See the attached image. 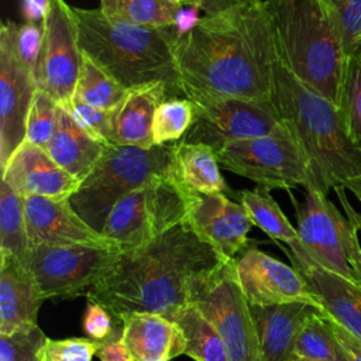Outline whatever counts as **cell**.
<instances>
[{"instance_id": "52a82bcc", "label": "cell", "mask_w": 361, "mask_h": 361, "mask_svg": "<svg viewBox=\"0 0 361 361\" xmlns=\"http://www.w3.org/2000/svg\"><path fill=\"white\" fill-rule=\"evenodd\" d=\"M193 196L175 173L159 178L123 197L109 213L102 234L123 251L138 248L185 221Z\"/></svg>"}, {"instance_id": "5bb4252c", "label": "cell", "mask_w": 361, "mask_h": 361, "mask_svg": "<svg viewBox=\"0 0 361 361\" xmlns=\"http://www.w3.org/2000/svg\"><path fill=\"white\" fill-rule=\"evenodd\" d=\"M234 264L240 288L251 306L303 302L322 309L295 267L254 247L238 254Z\"/></svg>"}, {"instance_id": "8d00e7d4", "label": "cell", "mask_w": 361, "mask_h": 361, "mask_svg": "<svg viewBox=\"0 0 361 361\" xmlns=\"http://www.w3.org/2000/svg\"><path fill=\"white\" fill-rule=\"evenodd\" d=\"M337 16L347 56L361 48V0H329Z\"/></svg>"}, {"instance_id": "484cf974", "label": "cell", "mask_w": 361, "mask_h": 361, "mask_svg": "<svg viewBox=\"0 0 361 361\" xmlns=\"http://www.w3.org/2000/svg\"><path fill=\"white\" fill-rule=\"evenodd\" d=\"M169 319L183 331L185 355L195 361H230L220 334L196 306L189 303Z\"/></svg>"}, {"instance_id": "277c9868", "label": "cell", "mask_w": 361, "mask_h": 361, "mask_svg": "<svg viewBox=\"0 0 361 361\" xmlns=\"http://www.w3.org/2000/svg\"><path fill=\"white\" fill-rule=\"evenodd\" d=\"M278 61L303 85L341 106L348 56L329 0H265Z\"/></svg>"}, {"instance_id": "7dc6e473", "label": "cell", "mask_w": 361, "mask_h": 361, "mask_svg": "<svg viewBox=\"0 0 361 361\" xmlns=\"http://www.w3.org/2000/svg\"><path fill=\"white\" fill-rule=\"evenodd\" d=\"M348 220H350V219H348ZM353 223H354V221H353ZM354 224H355L357 230H358V231H361V224H358V223H354Z\"/></svg>"}, {"instance_id": "83f0119b", "label": "cell", "mask_w": 361, "mask_h": 361, "mask_svg": "<svg viewBox=\"0 0 361 361\" xmlns=\"http://www.w3.org/2000/svg\"><path fill=\"white\" fill-rule=\"evenodd\" d=\"M31 251L24 202L4 180L0 182V257L27 264Z\"/></svg>"}, {"instance_id": "681fc988", "label": "cell", "mask_w": 361, "mask_h": 361, "mask_svg": "<svg viewBox=\"0 0 361 361\" xmlns=\"http://www.w3.org/2000/svg\"><path fill=\"white\" fill-rule=\"evenodd\" d=\"M357 54H358V55H360V56H361V48H360V51H358V52H357Z\"/></svg>"}, {"instance_id": "f6af8a7d", "label": "cell", "mask_w": 361, "mask_h": 361, "mask_svg": "<svg viewBox=\"0 0 361 361\" xmlns=\"http://www.w3.org/2000/svg\"><path fill=\"white\" fill-rule=\"evenodd\" d=\"M334 190H336V193H337V196H338V199H340V202H341V204H343V207H344V212H345L347 219H350V220L354 221V223L361 224V213L355 212V210L353 209V206L350 204V202H348V199H347V196H345V192H344L345 189H344V188H336Z\"/></svg>"}, {"instance_id": "7402d4cb", "label": "cell", "mask_w": 361, "mask_h": 361, "mask_svg": "<svg viewBox=\"0 0 361 361\" xmlns=\"http://www.w3.org/2000/svg\"><path fill=\"white\" fill-rule=\"evenodd\" d=\"M44 300L27 265L14 257H0V334L38 326Z\"/></svg>"}, {"instance_id": "74e56055", "label": "cell", "mask_w": 361, "mask_h": 361, "mask_svg": "<svg viewBox=\"0 0 361 361\" xmlns=\"http://www.w3.org/2000/svg\"><path fill=\"white\" fill-rule=\"evenodd\" d=\"M97 341L90 338H47L39 361H92L96 355Z\"/></svg>"}, {"instance_id": "4316f807", "label": "cell", "mask_w": 361, "mask_h": 361, "mask_svg": "<svg viewBox=\"0 0 361 361\" xmlns=\"http://www.w3.org/2000/svg\"><path fill=\"white\" fill-rule=\"evenodd\" d=\"M237 196L252 224L259 227L268 237L282 241L286 245L299 241L298 230L290 224L276 200L272 197L271 189L257 185L255 189L241 190Z\"/></svg>"}, {"instance_id": "bcb514c9", "label": "cell", "mask_w": 361, "mask_h": 361, "mask_svg": "<svg viewBox=\"0 0 361 361\" xmlns=\"http://www.w3.org/2000/svg\"><path fill=\"white\" fill-rule=\"evenodd\" d=\"M234 1H245V3H250V4H258L262 0H234Z\"/></svg>"}, {"instance_id": "1f68e13d", "label": "cell", "mask_w": 361, "mask_h": 361, "mask_svg": "<svg viewBox=\"0 0 361 361\" xmlns=\"http://www.w3.org/2000/svg\"><path fill=\"white\" fill-rule=\"evenodd\" d=\"M195 121V107L189 99H165L157 109L152 124L154 145L179 141Z\"/></svg>"}, {"instance_id": "c3c4849f", "label": "cell", "mask_w": 361, "mask_h": 361, "mask_svg": "<svg viewBox=\"0 0 361 361\" xmlns=\"http://www.w3.org/2000/svg\"><path fill=\"white\" fill-rule=\"evenodd\" d=\"M290 361H309V360H302V358H292Z\"/></svg>"}, {"instance_id": "f1b7e54d", "label": "cell", "mask_w": 361, "mask_h": 361, "mask_svg": "<svg viewBox=\"0 0 361 361\" xmlns=\"http://www.w3.org/2000/svg\"><path fill=\"white\" fill-rule=\"evenodd\" d=\"M99 8L107 17L159 30L175 28L182 14V6L169 0H100Z\"/></svg>"}, {"instance_id": "e0dca14e", "label": "cell", "mask_w": 361, "mask_h": 361, "mask_svg": "<svg viewBox=\"0 0 361 361\" xmlns=\"http://www.w3.org/2000/svg\"><path fill=\"white\" fill-rule=\"evenodd\" d=\"M27 233L31 247L99 245L118 247L114 241L90 227L72 207L69 199L55 200L42 196L23 197Z\"/></svg>"}, {"instance_id": "7c38bea8", "label": "cell", "mask_w": 361, "mask_h": 361, "mask_svg": "<svg viewBox=\"0 0 361 361\" xmlns=\"http://www.w3.org/2000/svg\"><path fill=\"white\" fill-rule=\"evenodd\" d=\"M189 100L195 107V121L183 141L206 144L214 151L228 142L275 133L283 126L272 102L212 96Z\"/></svg>"}, {"instance_id": "6da1fadb", "label": "cell", "mask_w": 361, "mask_h": 361, "mask_svg": "<svg viewBox=\"0 0 361 361\" xmlns=\"http://www.w3.org/2000/svg\"><path fill=\"white\" fill-rule=\"evenodd\" d=\"M179 92L272 102L278 61L265 3L234 1L206 13L175 39Z\"/></svg>"}, {"instance_id": "9c48e42d", "label": "cell", "mask_w": 361, "mask_h": 361, "mask_svg": "<svg viewBox=\"0 0 361 361\" xmlns=\"http://www.w3.org/2000/svg\"><path fill=\"white\" fill-rule=\"evenodd\" d=\"M296 206L299 244L324 269L361 283V244L355 224L319 190Z\"/></svg>"}, {"instance_id": "8fae6325", "label": "cell", "mask_w": 361, "mask_h": 361, "mask_svg": "<svg viewBox=\"0 0 361 361\" xmlns=\"http://www.w3.org/2000/svg\"><path fill=\"white\" fill-rule=\"evenodd\" d=\"M190 303L217 330L230 361H259L251 307L240 288L234 259L226 261L212 274Z\"/></svg>"}, {"instance_id": "3957f363", "label": "cell", "mask_w": 361, "mask_h": 361, "mask_svg": "<svg viewBox=\"0 0 361 361\" xmlns=\"http://www.w3.org/2000/svg\"><path fill=\"white\" fill-rule=\"evenodd\" d=\"M272 103L324 193L344 188L361 203V148L351 140L340 110L298 80L279 61L274 68Z\"/></svg>"}, {"instance_id": "ffe728a7", "label": "cell", "mask_w": 361, "mask_h": 361, "mask_svg": "<svg viewBox=\"0 0 361 361\" xmlns=\"http://www.w3.org/2000/svg\"><path fill=\"white\" fill-rule=\"evenodd\" d=\"M169 87L164 82H151L127 89L121 100L110 110V135L113 145L152 148V124L157 109L166 99Z\"/></svg>"}, {"instance_id": "30bf717a", "label": "cell", "mask_w": 361, "mask_h": 361, "mask_svg": "<svg viewBox=\"0 0 361 361\" xmlns=\"http://www.w3.org/2000/svg\"><path fill=\"white\" fill-rule=\"evenodd\" d=\"M121 251L118 247L42 244L31 247L25 265L45 300H66L86 296L113 268Z\"/></svg>"}, {"instance_id": "60d3db41", "label": "cell", "mask_w": 361, "mask_h": 361, "mask_svg": "<svg viewBox=\"0 0 361 361\" xmlns=\"http://www.w3.org/2000/svg\"><path fill=\"white\" fill-rule=\"evenodd\" d=\"M96 357L100 361H133V357L121 340V329L116 330L113 336L104 341L97 343Z\"/></svg>"}, {"instance_id": "4dcf8cb0", "label": "cell", "mask_w": 361, "mask_h": 361, "mask_svg": "<svg viewBox=\"0 0 361 361\" xmlns=\"http://www.w3.org/2000/svg\"><path fill=\"white\" fill-rule=\"evenodd\" d=\"M83 55V54H82ZM127 89L114 82L90 58L83 55L73 99L85 104L111 110L121 100Z\"/></svg>"}, {"instance_id": "f546056e", "label": "cell", "mask_w": 361, "mask_h": 361, "mask_svg": "<svg viewBox=\"0 0 361 361\" xmlns=\"http://www.w3.org/2000/svg\"><path fill=\"white\" fill-rule=\"evenodd\" d=\"M293 358L309 361H348L327 314L316 309L303 323L293 348Z\"/></svg>"}, {"instance_id": "ba28073f", "label": "cell", "mask_w": 361, "mask_h": 361, "mask_svg": "<svg viewBox=\"0 0 361 361\" xmlns=\"http://www.w3.org/2000/svg\"><path fill=\"white\" fill-rule=\"evenodd\" d=\"M216 155L226 171L268 189L300 185L306 190L324 193L313 168L285 126L267 135L228 142Z\"/></svg>"}, {"instance_id": "603a6c76", "label": "cell", "mask_w": 361, "mask_h": 361, "mask_svg": "<svg viewBox=\"0 0 361 361\" xmlns=\"http://www.w3.org/2000/svg\"><path fill=\"white\" fill-rule=\"evenodd\" d=\"M259 361H290L298 334L306 319L319 307L290 302L272 306H251Z\"/></svg>"}, {"instance_id": "d6986e66", "label": "cell", "mask_w": 361, "mask_h": 361, "mask_svg": "<svg viewBox=\"0 0 361 361\" xmlns=\"http://www.w3.org/2000/svg\"><path fill=\"white\" fill-rule=\"evenodd\" d=\"M4 180L17 195L71 199L82 180L62 169L44 148L24 141L1 171Z\"/></svg>"}, {"instance_id": "d590c367", "label": "cell", "mask_w": 361, "mask_h": 361, "mask_svg": "<svg viewBox=\"0 0 361 361\" xmlns=\"http://www.w3.org/2000/svg\"><path fill=\"white\" fill-rule=\"evenodd\" d=\"M47 338L38 326L0 334V361H39Z\"/></svg>"}, {"instance_id": "7bdbcfd3", "label": "cell", "mask_w": 361, "mask_h": 361, "mask_svg": "<svg viewBox=\"0 0 361 361\" xmlns=\"http://www.w3.org/2000/svg\"><path fill=\"white\" fill-rule=\"evenodd\" d=\"M327 319L336 337L338 338L341 347L344 348L348 361H361V341L355 338L350 331H347L343 326H340L337 322H334L329 314Z\"/></svg>"}, {"instance_id": "cb8c5ba5", "label": "cell", "mask_w": 361, "mask_h": 361, "mask_svg": "<svg viewBox=\"0 0 361 361\" xmlns=\"http://www.w3.org/2000/svg\"><path fill=\"white\" fill-rule=\"evenodd\" d=\"M107 145L110 144L93 137L68 110L59 106L56 128L44 149L62 169L83 180Z\"/></svg>"}, {"instance_id": "9a60e30c", "label": "cell", "mask_w": 361, "mask_h": 361, "mask_svg": "<svg viewBox=\"0 0 361 361\" xmlns=\"http://www.w3.org/2000/svg\"><path fill=\"white\" fill-rule=\"evenodd\" d=\"M38 85L18 61L10 34L0 27V171L27 137V118Z\"/></svg>"}, {"instance_id": "ac0fdd59", "label": "cell", "mask_w": 361, "mask_h": 361, "mask_svg": "<svg viewBox=\"0 0 361 361\" xmlns=\"http://www.w3.org/2000/svg\"><path fill=\"white\" fill-rule=\"evenodd\" d=\"M283 251L292 267L305 278L322 310L361 341V283L351 282L316 264L299 241Z\"/></svg>"}, {"instance_id": "2e32d148", "label": "cell", "mask_w": 361, "mask_h": 361, "mask_svg": "<svg viewBox=\"0 0 361 361\" xmlns=\"http://www.w3.org/2000/svg\"><path fill=\"white\" fill-rule=\"evenodd\" d=\"M188 221L203 241L227 259L248 248V233L254 226L244 206L226 193H195Z\"/></svg>"}, {"instance_id": "f35d334b", "label": "cell", "mask_w": 361, "mask_h": 361, "mask_svg": "<svg viewBox=\"0 0 361 361\" xmlns=\"http://www.w3.org/2000/svg\"><path fill=\"white\" fill-rule=\"evenodd\" d=\"M68 110L72 117L93 137L103 142H109L110 135V110L97 109L89 104H85L79 100H72L68 106L63 107Z\"/></svg>"}, {"instance_id": "5b68a950", "label": "cell", "mask_w": 361, "mask_h": 361, "mask_svg": "<svg viewBox=\"0 0 361 361\" xmlns=\"http://www.w3.org/2000/svg\"><path fill=\"white\" fill-rule=\"evenodd\" d=\"M82 54L124 89L164 82L179 90L175 28L159 30L107 17L100 8L72 7Z\"/></svg>"}, {"instance_id": "d4e9b609", "label": "cell", "mask_w": 361, "mask_h": 361, "mask_svg": "<svg viewBox=\"0 0 361 361\" xmlns=\"http://www.w3.org/2000/svg\"><path fill=\"white\" fill-rule=\"evenodd\" d=\"M175 175L193 193H227L230 188L220 172L216 151L200 142L175 144Z\"/></svg>"}, {"instance_id": "e575fe53", "label": "cell", "mask_w": 361, "mask_h": 361, "mask_svg": "<svg viewBox=\"0 0 361 361\" xmlns=\"http://www.w3.org/2000/svg\"><path fill=\"white\" fill-rule=\"evenodd\" d=\"M58 110V102L44 89L38 87L34 93L28 111L25 141L45 148L56 128Z\"/></svg>"}, {"instance_id": "ab89813d", "label": "cell", "mask_w": 361, "mask_h": 361, "mask_svg": "<svg viewBox=\"0 0 361 361\" xmlns=\"http://www.w3.org/2000/svg\"><path fill=\"white\" fill-rule=\"evenodd\" d=\"M83 330L87 338L93 341H104L116 331L113 316L103 306L86 298V309L83 314Z\"/></svg>"}, {"instance_id": "d6a6232c", "label": "cell", "mask_w": 361, "mask_h": 361, "mask_svg": "<svg viewBox=\"0 0 361 361\" xmlns=\"http://www.w3.org/2000/svg\"><path fill=\"white\" fill-rule=\"evenodd\" d=\"M3 24L10 34L11 44L18 61L32 75L38 85L45 24H17L14 21H4Z\"/></svg>"}, {"instance_id": "7a4b0ae2", "label": "cell", "mask_w": 361, "mask_h": 361, "mask_svg": "<svg viewBox=\"0 0 361 361\" xmlns=\"http://www.w3.org/2000/svg\"><path fill=\"white\" fill-rule=\"evenodd\" d=\"M226 261L203 241L188 219L149 243L121 251L113 268L86 298L118 320L133 312L171 317Z\"/></svg>"}, {"instance_id": "b9f144b4", "label": "cell", "mask_w": 361, "mask_h": 361, "mask_svg": "<svg viewBox=\"0 0 361 361\" xmlns=\"http://www.w3.org/2000/svg\"><path fill=\"white\" fill-rule=\"evenodd\" d=\"M18 6L24 23L45 24L52 0H18Z\"/></svg>"}, {"instance_id": "ee69618b", "label": "cell", "mask_w": 361, "mask_h": 361, "mask_svg": "<svg viewBox=\"0 0 361 361\" xmlns=\"http://www.w3.org/2000/svg\"><path fill=\"white\" fill-rule=\"evenodd\" d=\"M178 6H190V7H196L200 8L206 13H212L216 10H220L231 3H234V0H169Z\"/></svg>"}, {"instance_id": "836d02e7", "label": "cell", "mask_w": 361, "mask_h": 361, "mask_svg": "<svg viewBox=\"0 0 361 361\" xmlns=\"http://www.w3.org/2000/svg\"><path fill=\"white\" fill-rule=\"evenodd\" d=\"M340 113L351 140L361 148V56L348 58Z\"/></svg>"}, {"instance_id": "4fadbf2b", "label": "cell", "mask_w": 361, "mask_h": 361, "mask_svg": "<svg viewBox=\"0 0 361 361\" xmlns=\"http://www.w3.org/2000/svg\"><path fill=\"white\" fill-rule=\"evenodd\" d=\"M82 58L72 6L65 0H52L45 20L38 87L49 93L62 107L73 100Z\"/></svg>"}, {"instance_id": "8992f818", "label": "cell", "mask_w": 361, "mask_h": 361, "mask_svg": "<svg viewBox=\"0 0 361 361\" xmlns=\"http://www.w3.org/2000/svg\"><path fill=\"white\" fill-rule=\"evenodd\" d=\"M175 173V144L138 148L107 145L69 202L75 212L102 233L111 209L127 195Z\"/></svg>"}, {"instance_id": "44dd1931", "label": "cell", "mask_w": 361, "mask_h": 361, "mask_svg": "<svg viewBox=\"0 0 361 361\" xmlns=\"http://www.w3.org/2000/svg\"><path fill=\"white\" fill-rule=\"evenodd\" d=\"M121 340L133 361H171L185 354L186 340L171 319L148 312H133L118 319Z\"/></svg>"}]
</instances>
